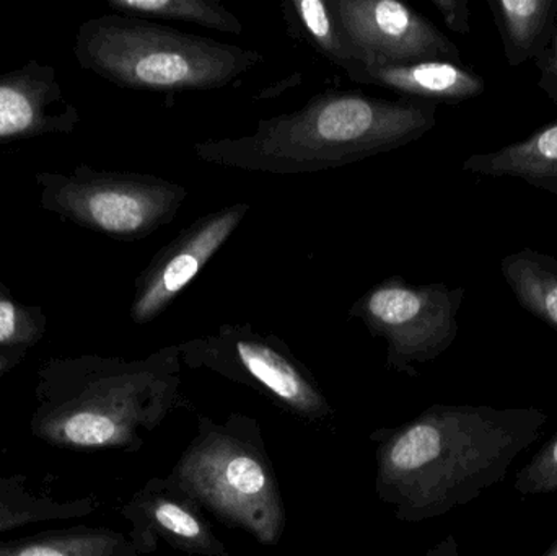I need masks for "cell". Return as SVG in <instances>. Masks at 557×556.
Segmentation results:
<instances>
[{
	"label": "cell",
	"mask_w": 557,
	"mask_h": 556,
	"mask_svg": "<svg viewBox=\"0 0 557 556\" xmlns=\"http://www.w3.org/2000/svg\"><path fill=\"white\" fill-rule=\"evenodd\" d=\"M36 183L42 209L120 242L144 240L172 224L188 199V189L172 180L88 165L39 172Z\"/></svg>",
	"instance_id": "6"
},
{
	"label": "cell",
	"mask_w": 557,
	"mask_h": 556,
	"mask_svg": "<svg viewBox=\"0 0 557 556\" xmlns=\"http://www.w3.org/2000/svg\"><path fill=\"white\" fill-rule=\"evenodd\" d=\"M545 556H557V541L555 542V545H553L552 548H549L548 554Z\"/></svg>",
	"instance_id": "27"
},
{
	"label": "cell",
	"mask_w": 557,
	"mask_h": 556,
	"mask_svg": "<svg viewBox=\"0 0 557 556\" xmlns=\"http://www.w3.org/2000/svg\"><path fill=\"white\" fill-rule=\"evenodd\" d=\"M46 325L41 307L20 302L0 283V351H26L42 338Z\"/></svg>",
	"instance_id": "20"
},
{
	"label": "cell",
	"mask_w": 557,
	"mask_h": 556,
	"mask_svg": "<svg viewBox=\"0 0 557 556\" xmlns=\"http://www.w3.org/2000/svg\"><path fill=\"white\" fill-rule=\"evenodd\" d=\"M435 124L437 107L431 101L327 90L290 113L263 118L245 136L196 143L193 152L222 169L301 175L401 149Z\"/></svg>",
	"instance_id": "2"
},
{
	"label": "cell",
	"mask_w": 557,
	"mask_h": 556,
	"mask_svg": "<svg viewBox=\"0 0 557 556\" xmlns=\"http://www.w3.org/2000/svg\"><path fill=\"white\" fill-rule=\"evenodd\" d=\"M183 365L206 369L255 388L288 413L326 423L334 408L307 366L276 335L250 323H225L215 332L178 343Z\"/></svg>",
	"instance_id": "7"
},
{
	"label": "cell",
	"mask_w": 557,
	"mask_h": 556,
	"mask_svg": "<svg viewBox=\"0 0 557 556\" xmlns=\"http://www.w3.org/2000/svg\"><path fill=\"white\" fill-rule=\"evenodd\" d=\"M166 482L202 511L274 547L285 531V508L260 424L247 415L225 421L199 417L198 433Z\"/></svg>",
	"instance_id": "5"
},
{
	"label": "cell",
	"mask_w": 557,
	"mask_h": 556,
	"mask_svg": "<svg viewBox=\"0 0 557 556\" xmlns=\"http://www.w3.org/2000/svg\"><path fill=\"white\" fill-rule=\"evenodd\" d=\"M281 10L290 35L308 42L331 64L343 69L346 74L359 64L334 16L330 0H287Z\"/></svg>",
	"instance_id": "17"
},
{
	"label": "cell",
	"mask_w": 557,
	"mask_h": 556,
	"mask_svg": "<svg viewBox=\"0 0 557 556\" xmlns=\"http://www.w3.org/2000/svg\"><path fill=\"white\" fill-rule=\"evenodd\" d=\"M422 556H460L457 539H455V535L448 534L447 538L442 539L438 544H435L431 551L425 552Z\"/></svg>",
	"instance_id": "25"
},
{
	"label": "cell",
	"mask_w": 557,
	"mask_h": 556,
	"mask_svg": "<svg viewBox=\"0 0 557 556\" xmlns=\"http://www.w3.org/2000/svg\"><path fill=\"white\" fill-rule=\"evenodd\" d=\"M500 268L517 302L557 332V257L525 248L504 258Z\"/></svg>",
	"instance_id": "16"
},
{
	"label": "cell",
	"mask_w": 557,
	"mask_h": 556,
	"mask_svg": "<svg viewBox=\"0 0 557 556\" xmlns=\"http://www.w3.org/2000/svg\"><path fill=\"white\" fill-rule=\"evenodd\" d=\"M81 123L51 64L29 61L0 72V140L71 134Z\"/></svg>",
	"instance_id": "12"
},
{
	"label": "cell",
	"mask_w": 557,
	"mask_h": 556,
	"mask_svg": "<svg viewBox=\"0 0 557 556\" xmlns=\"http://www.w3.org/2000/svg\"><path fill=\"white\" fill-rule=\"evenodd\" d=\"M113 13L144 20L191 23L215 32L240 35L244 25L219 0H108Z\"/></svg>",
	"instance_id": "18"
},
{
	"label": "cell",
	"mask_w": 557,
	"mask_h": 556,
	"mask_svg": "<svg viewBox=\"0 0 557 556\" xmlns=\"http://www.w3.org/2000/svg\"><path fill=\"white\" fill-rule=\"evenodd\" d=\"M510 67L539 61L557 25V0H490Z\"/></svg>",
	"instance_id": "15"
},
{
	"label": "cell",
	"mask_w": 557,
	"mask_h": 556,
	"mask_svg": "<svg viewBox=\"0 0 557 556\" xmlns=\"http://www.w3.org/2000/svg\"><path fill=\"white\" fill-rule=\"evenodd\" d=\"M137 554H153L160 542L189 556H231L208 519L166 479H153L124 508Z\"/></svg>",
	"instance_id": "11"
},
{
	"label": "cell",
	"mask_w": 557,
	"mask_h": 556,
	"mask_svg": "<svg viewBox=\"0 0 557 556\" xmlns=\"http://www.w3.org/2000/svg\"><path fill=\"white\" fill-rule=\"evenodd\" d=\"M463 169L478 175L512 176L557 196V121L496 152L468 157Z\"/></svg>",
	"instance_id": "14"
},
{
	"label": "cell",
	"mask_w": 557,
	"mask_h": 556,
	"mask_svg": "<svg viewBox=\"0 0 557 556\" xmlns=\"http://www.w3.org/2000/svg\"><path fill=\"white\" fill-rule=\"evenodd\" d=\"M133 542L113 531H77L0 545V556H136Z\"/></svg>",
	"instance_id": "19"
},
{
	"label": "cell",
	"mask_w": 557,
	"mask_h": 556,
	"mask_svg": "<svg viewBox=\"0 0 557 556\" xmlns=\"http://www.w3.org/2000/svg\"><path fill=\"white\" fill-rule=\"evenodd\" d=\"M535 64L540 71L539 87L557 104V25L548 49Z\"/></svg>",
	"instance_id": "24"
},
{
	"label": "cell",
	"mask_w": 557,
	"mask_h": 556,
	"mask_svg": "<svg viewBox=\"0 0 557 556\" xmlns=\"http://www.w3.org/2000/svg\"><path fill=\"white\" fill-rule=\"evenodd\" d=\"M248 211V202L215 209L193 221L165 247L160 248L134 283L131 320L136 325H147L165 313L227 244Z\"/></svg>",
	"instance_id": "10"
},
{
	"label": "cell",
	"mask_w": 557,
	"mask_h": 556,
	"mask_svg": "<svg viewBox=\"0 0 557 556\" xmlns=\"http://www.w3.org/2000/svg\"><path fill=\"white\" fill-rule=\"evenodd\" d=\"M74 55L117 87L156 94L221 90L264 61L255 49L120 13L82 23Z\"/></svg>",
	"instance_id": "4"
},
{
	"label": "cell",
	"mask_w": 557,
	"mask_h": 556,
	"mask_svg": "<svg viewBox=\"0 0 557 556\" xmlns=\"http://www.w3.org/2000/svg\"><path fill=\"white\" fill-rule=\"evenodd\" d=\"M513 489L520 495L557 492V434L517 473Z\"/></svg>",
	"instance_id": "22"
},
{
	"label": "cell",
	"mask_w": 557,
	"mask_h": 556,
	"mask_svg": "<svg viewBox=\"0 0 557 556\" xmlns=\"http://www.w3.org/2000/svg\"><path fill=\"white\" fill-rule=\"evenodd\" d=\"M94 508V499L61 506L55 503L15 498L12 493L0 490V532L22 528L42 519L74 518L75 515H85Z\"/></svg>",
	"instance_id": "21"
},
{
	"label": "cell",
	"mask_w": 557,
	"mask_h": 556,
	"mask_svg": "<svg viewBox=\"0 0 557 556\" xmlns=\"http://www.w3.org/2000/svg\"><path fill=\"white\" fill-rule=\"evenodd\" d=\"M463 297L465 287L416 286L393 274L363 293L350 306L349 317L385 342L386 368L414 378L418 366L454 345Z\"/></svg>",
	"instance_id": "8"
},
{
	"label": "cell",
	"mask_w": 557,
	"mask_h": 556,
	"mask_svg": "<svg viewBox=\"0 0 557 556\" xmlns=\"http://www.w3.org/2000/svg\"><path fill=\"white\" fill-rule=\"evenodd\" d=\"M360 65L416 62L463 65L460 49L421 13L398 0H330Z\"/></svg>",
	"instance_id": "9"
},
{
	"label": "cell",
	"mask_w": 557,
	"mask_h": 556,
	"mask_svg": "<svg viewBox=\"0 0 557 556\" xmlns=\"http://www.w3.org/2000/svg\"><path fill=\"white\" fill-rule=\"evenodd\" d=\"M25 351H0V372L13 365V359H20Z\"/></svg>",
	"instance_id": "26"
},
{
	"label": "cell",
	"mask_w": 557,
	"mask_h": 556,
	"mask_svg": "<svg viewBox=\"0 0 557 556\" xmlns=\"http://www.w3.org/2000/svg\"><path fill=\"white\" fill-rule=\"evenodd\" d=\"M546 423L548 415L535 408L434 405L372 434L376 496L398 521L441 518L503 482Z\"/></svg>",
	"instance_id": "1"
},
{
	"label": "cell",
	"mask_w": 557,
	"mask_h": 556,
	"mask_svg": "<svg viewBox=\"0 0 557 556\" xmlns=\"http://www.w3.org/2000/svg\"><path fill=\"white\" fill-rule=\"evenodd\" d=\"M182 351L165 346L143 359L85 355L39 371L33 433L72 450H137L180 401Z\"/></svg>",
	"instance_id": "3"
},
{
	"label": "cell",
	"mask_w": 557,
	"mask_h": 556,
	"mask_svg": "<svg viewBox=\"0 0 557 556\" xmlns=\"http://www.w3.org/2000/svg\"><path fill=\"white\" fill-rule=\"evenodd\" d=\"M432 5L441 12L445 25L460 35L470 33V5L467 0H432Z\"/></svg>",
	"instance_id": "23"
},
{
	"label": "cell",
	"mask_w": 557,
	"mask_h": 556,
	"mask_svg": "<svg viewBox=\"0 0 557 556\" xmlns=\"http://www.w3.org/2000/svg\"><path fill=\"white\" fill-rule=\"evenodd\" d=\"M357 84L373 85L422 101H461L480 97L486 84L484 78L463 65L451 62H416V64L370 67L357 64L347 72Z\"/></svg>",
	"instance_id": "13"
}]
</instances>
